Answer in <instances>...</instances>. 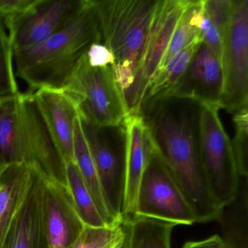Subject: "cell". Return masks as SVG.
<instances>
[{
	"label": "cell",
	"instance_id": "cell-1",
	"mask_svg": "<svg viewBox=\"0 0 248 248\" xmlns=\"http://www.w3.org/2000/svg\"><path fill=\"white\" fill-rule=\"evenodd\" d=\"M94 43H101L95 0H85L80 11L54 35L14 52L16 75L29 85L30 92L65 89Z\"/></svg>",
	"mask_w": 248,
	"mask_h": 248
},
{
	"label": "cell",
	"instance_id": "cell-2",
	"mask_svg": "<svg viewBox=\"0 0 248 248\" xmlns=\"http://www.w3.org/2000/svg\"><path fill=\"white\" fill-rule=\"evenodd\" d=\"M159 2V0H95L101 43L114 56L111 69L125 106Z\"/></svg>",
	"mask_w": 248,
	"mask_h": 248
},
{
	"label": "cell",
	"instance_id": "cell-3",
	"mask_svg": "<svg viewBox=\"0 0 248 248\" xmlns=\"http://www.w3.org/2000/svg\"><path fill=\"white\" fill-rule=\"evenodd\" d=\"M16 162L66 186L64 163L30 91L18 93L0 113V167Z\"/></svg>",
	"mask_w": 248,
	"mask_h": 248
},
{
	"label": "cell",
	"instance_id": "cell-4",
	"mask_svg": "<svg viewBox=\"0 0 248 248\" xmlns=\"http://www.w3.org/2000/svg\"><path fill=\"white\" fill-rule=\"evenodd\" d=\"M148 126L165 165L192 208L197 223L218 220L223 210L215 202L206 184L190 119L162 112Z\"/></svg>",
	"mask_w": 248,
	"mask_h": 248
},
{
	"label": "cell",
	"instance_id": "cell-5",
	"mask_svg": "<svg viewBox=\"0 0 248 248\" xmlns=\"http://www.w3.org/2000/svg\"><path fill=\"white\" fill-rule=\"evenodd\" d=\"M197 152L202 171L215 202L224 209L236 199L239 177L232 142L219 117L220 103H200Z\"/></svg>",
	"mask_w": 248,
	"mask_h": 248
},
{
	"label": "cell",
	"instance_id": "cell-6",
	"mask_svg": "<svg viewBox=\"0 0 248 248\" xmlns=\"http://www.w3.org/2000/svg\"><path fill=\"white\" fill-rule=\"evenodd\" d=\"M135 216L157 219L175 226L197 223L192 208L154 142L149 126L146 164L139 185Z\"/></svg>",
	"mask_w": 248,
	"mask_h": 248
},
{
	"label": "cell",
	"instance_id": "cell-7",
	"mask_svg": "<svg viewBox=\"0 0 248 248\" xmlns=\"http://www.w3.org/2000/svg\"><path fill=\"white\" fill-rule=\"evenodd\" d=\"M65 90L79 114L98 129L120 125L128 114L111 66L92 67L86 53Z\"/></svg>",
	"mask_w": 248,
	"mask_h": 248
},
{
	"label": "cell",
	"instance_id": "cell-8",
	"mask_svg": "<svg viewBox=\"0 0 248 248\" xmlns=\"http://www.w3.org/2000/svg\"><path fill=\"white\" fill-rule=\"evenodd\" d=\"M222 66L224 87L221 104L223 108L234 113L248 104V0H234L223 40Z\"/></svg>",
	"mask_w": 248,
	"mask_h": 248
},
{
	"label": "cell",
	"instance_id": "cell-9",
	"mask_svg": "<svg viewBox=\"0 0 248 248\" xmlns=\"http://www.w3.org/2000/svg\"><path fill=\"white\" fill-rule=\"evenodd\" d=\"M189 0H159L136 81L127 103L128 114H140L152 79L165 56L172 33Z\"/></svg>",
	"mask_w": 248,
	"mask_h": 248
},
{
	"label": "cell",
	"instance_id": "cell-10",
	"mask_svg": "<svg viewBox=\"0 0 248 248\" xmlns=\"http://www.w3.org/2000/svg\"><path fill=\"white\" fill-rule=\"evenodd\" d=\"M85 0H43L30 14L5 27L14 52L37 46L63 29L85 5Z\"/></svg>",
	"mask_w": 248,
	"mask_h": 248
},
{
	"label": "cell",
	"instance_id": "cell-11",
	"mask_svg": "<svg viewBox=\"0 0 248 248\" xmlns=\"http://www.w3.org/2000/svg\"><path fill=\"white\" fill-rule=\"evenodd\" d=\"M43 229L47 248H68L83 230L66 185L45 176L42 195Z\"/></svg>",
	"mask_w": 248,
	"mask_h": 248
},
{
	"label": "cell",
	"instance_id": "cell-12",
	"mask_svg": "<svg viewBox=\"0 0 248 248\" xmlns=\"http://www.w3.org/2000/svg\"><path fill=\"white\" fill-rule=\"evenodd\" d=\"M79 114L82 130L99 177L103 194L114 221L123 220L124 153L118 155L100 137L98 129Z\"/></svg>",
	"mask_w": 248,
	"mask_h": 248
},
{
	"label": "cell",
	"instance_id": "cell-13",
	"mask_svg": "<svg viewBox=\"0 0 248 248\" xmlns=\"http://www.w3.org/2000/svg\"><path fill=\"white\" fill-rule=\"evenodd\" d=\"M223 87L224 75L221 62L210 47L201 43L182 79L168 98H188L199 104H221Z\"/></svg>",
	"mask_w": 248,
	"mask_h": 248
},
{
	"label": "cell",
	"instance_id": "cell-14",
	"mask_svg": "<svg viewBox=\"0 0 248 248\" xmlns=\"http://www.w3.org/2000/svg\"><path fill=\"white\" fill-rule=\"evenodd\" d=\"M33 98L64 165L75 161V122L78 108L65 89H40Z\"/></svg>",
	"mask_w": 248,
	"mask_h": 248
},
{
	"label": "cell",
	"instance_id": "cell-15",
	"mask_svg": "<svg viewBox=\"0 0 248 248\" xmlns=\"http://www.w3.org/2000/svg\"><path fill=\"white\" fill-rule=\"evenodd\" d=\"M124 125V183L123 218L136 215L138 192L146 164L148 124L141 114H127Z\"/></svg>",
	"mask_w": 248,
	"mask_h": 248
},
{
	"label": "cell",
	"instance_id": "cell-16",
	"mask_svg": "<svg viewBox=\"0 0 248 248\" xmlns=\"http://www.w3.org/2000/svg\"><path fill=\"white\" fill-rule=\"evenodd\" d=\"M45 175L32 167L25 198L17 213L3 248H47L43 229L42 195Z\"/></svg>",
	"mask_w": 248,
	"mask_h": 248
},
{
	"label": "cell",
	"instance_id": "cell-17",
	"mask_svg": "<svg viewBox=\"0 0 248 248\" xmlns=\"http://www.w3.org/2000/svg\"><path fill=\"white\" fill-rule=\"evenodd\" d=\"M34 165L24 162L7 164L0 171V248L25 198Z\"/></svg>",
	"mask_w": 248,
	"mask_h": 248
},
{
	"label": "cell",
	"instance_id": "cell-18",
	"mask_svg": "<svg viewBox=\"0 0 248 248\" xmlns=\"http://www.w3.org/2000/svg\"><path fill=\"white\" fill-rule=\"evenodd\" d=\"M74 157L75 163L93 198L98 211L107 224L110 225L114 223L116 221H114L111 218L104 199L99 177L84 135L78 113L75 122Z\"/></svg>",
	"mask_w": 248,
	"mask_h": 248
},
{
	"label": "cell",
	"instance_id": "cell-19",
	"mask_svg": "<svg viewBox=\"0 0 248 248\" xmlns=\"http://www.w3.org/2000/svg\"><path fill=\"white\" fill-rule=\"evenodd\" d=\"M202 42H194L177 53L163 69L156 72L146 95L148 99H166L185 74L197 47Z\"/></svg>",
	"mask_w": 248,
	"mask_h": 248
},
{
	"label": "cell",
	"instance_id": "cell-20",
	"mask_svg": "<svg viewBox=\"0 0 248 248\" xmlns=\"http://www.w3.org/2000/svg\"><path fill=\"white\" fill-rule=\"evenodd\" d=\"M130 220V248H171L175 224L135 216Z\"/></svg>",
	"mask_w": 248,
	"mask_h": 248
},
{
	"label": "cell",
	"instance_id": "cell-21",
	"mask_svg": "<svg viewBox=\"0 0 248 248\" xmlns=\"http://www.w3.org/2000/svg\"><path fill=\"white\" fill-rule=\"evenodd\" d=\"M66 186L69 188L77 212L84 224L93 227L108 226L97 208L75 161L65 165Z\"/></svg>",
	"mask_w": 248,
	"mask_h": 248
},
{
	"label": "cell",
	"instance_id": "cell-22",
	"mask_svg": "<svg viewBox=\"0 0 248 248\" xmlns=\"http://www.w3.org/2000/svg\"><path fill=\"white\" fill-rule=\"evenodd\" d=\"M124 233V219L103 227L85 225L78 239L68 248H116Z\"/></svg>",
	"mask_w": 248,
	"mask_h": 248
},
{
	"label": "cell",
	"instance_id": "cell-23",
	"mask_svg": "<svg viewBox=\"0 0 248 248\" xmlns=\"http://www.w3.org/2000/svg\"><path fill=\"white\" fill-rule=\"evenodd\" d=\"M19 92L12 43L5 24L0 21V98L14 96Z\"/></svg>",
	"mask_w": 248,
	"mask_h": 248
},
{
	"label": "cell",
	"instance_id": "cell-24",
	"mask_svg": "<svg viewBox=\"0 0 248 248\" xmlns=\"http://www.w3.org/2000/svg\"><path fill=\"white\" fill-rule=\"evenodd\" d=\"M191 1H189L188 6L183 13L172 33L170 41L157 72L165 68L169 63L170 61L177 53H179L194 42L198 40L201 41L200 39V31L193 24L192 19H191Z\"/></svg>",
	"mask_w": 248,
	"mask_h": 248
},
{
	"label": "cell",
	"instance_id": "cell-25",
	"mask_svg": "<svg viewBox=\"0 0 248 248\" xmlns=\"http://www.w3.org/2000/svg\"><path fill=\"white\" fill-rule=\"evenodd\" d=\"M191 19L200 31V39L203 44L210 47L222 63L223 43L220 33L210 21L203 8V0L191 1Z\"/></svg>",
	"mask_w": 248,
	"mask_h": 248
},
{
	"label": "cell",
	"instance_id": "cell-26",
	"mask_svg": "<svg viewBox=\"0 0 248 248\" xmlns=\"http://www.w3.org/2000/svg\"><path fill=\"white\" fill-rule=\"evenodd\" d=\"M236 136L232 142L233 157L239 177H248V104L235 111Z\"/></svg>",
	"mask_w": 248,
	"mask_h": 248
},
{
	"label": "cell",
	"instance_id": "cell-27",
	"mask_svg": "<svg viewBox=\"0 0 248 248\" xmlns=\"http://www.w3.org/2000/svg\"><path fill=\"white\" fill-rule=\"evenodd\" d=\"M234 0H203V8L210 21L220 33L222 40L229 28Z\"/></svg>",
	"mask_w": 248,
	"mask_h": 248
},
{
	"label": "cell",
	"instance_id": "cell-28",
	"mask_svg": "<svg viewBox=\"0 0 248 248\" xmlns=\"http://www.w3.org/2000/svg\"><path fill=\"white\" fill-rule=\"evenodd\" d=\"M43 0H0V17L5 27L34 11Z\"/></svg>",
	"mask_w": 248,
	"mask_h": 248
},
{
	"label": "cell",
	"instance_id": "cell-29",
	"mask_svg": "<svg viewBox=\"0 0 248 248\" xmlns=\"http://www.w3.org/2000/svg\"><path fill=\"white\" fill-rule=\"evenodd\" d=\"M87 62L92 67H107L112 66L114 56L109 49L101 43H94L86 53Z\"/></svg>",
	"mask_w": 248,
	"mask_h": 248
},
{
	"label": "cell",
	"instance_id": "cell-30",
	"mask_svg": "<svg viewBox=\"0 0 248 248\" xmlns=\"http://www.w3.org/2000/svg\"><path fill=\"white\" fill-rule=\"evenodd\" d=\"M183 248H229L227 244L217 235L202 240L186 242Z\"/></svg>",
	"mask_w": 248,
	"mask_h": 248
},
{
	"label": "cell",
	"instance_id": "cell-31",
	"mask_svg": "<svg viewBox=\"0 0 248 248\" xmlns=\"http://www.w3.org/2000/svg\"><path fill=\"white\" fill-rule=\"evenodd\" d=\"M125 225V233L123 240L116 248H130V220L128 218H124Z\"/></svg>",
	"mask_w": 248,
	"mask_h": 248
},
{
	"label": "cell",
	"instance_id": "cell-32",
	"mask_svg": "<svg viewBox=\"0 0 248 248\" xmlns=\"http://www.w3.org/2000/svg\"><path fill=\"white\" fill-rule=\"evenodd\" d=\"M14 96L4 97V98H0V113L3 111L4 108L8 105L10 102L12 101Z\"/></svg>",
	"mask_w": 248,
	"mask_h": 248
},
{
	"label": "cell",
	"instance_id": "cell-33",
	"mask_svg": "<svg viewBox=\"0 0 248 248\" xmlns=\"http://www.w3.org/2000/svg\"><path fill=\"white\" fill-rule=\"evenodd\" d=\"M2 168H3V167H0V171L2 170Z\"/></svg>",
	"mask_w": 248,
	"mask_h": 248
},
{
	"label": "cell",
	"instance_id": "cell-34",
	"mask_svg": "<svg viewBox=\"0 0 248 248\" xmlns=\"http://www.w3.org/2000/svg\"><path fill=\"white\" fill-rule=\"evenodd\" d=\"M0 21H2V19H1V17H0Z\"/></svg>",
	"mask_w": 248,
	"mask_h": 248
}]
</instances>
